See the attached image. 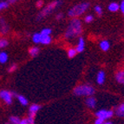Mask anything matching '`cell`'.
<instances>
[{"instance_id":"obj_1","label":"cell","mask_w":124,"mask_h":124,"mask_svg":"<svg viewBox=\"0 0 124 124\" xmlns=\"http://www.w3.org/2000/svg\"><path fill=\"white\" fill-rule=\"evenodd\" d=\"M83 28H82V23L77 18H74L71 20L69 27L65 32V37L67 39H72L82 34Z\"/></svg>"},{"instance_id":"obj_2","label":"cell","mask_w":124,"mask_h":124,"mask_svg":"<svg viewBox=\"0 0 124 124\" xmlns=\"http://www.w3.org/2000/svg\"><path fill=\"white\" fill-rule=\"evenodd\" d=\"M73 92L77 97H83V96L92 97L95 94V88L89 85H80L74 89Z\"/></svg>"},{"instance_id":"obj_3","label":"cell","mask_w":124,"mask_h":124,"mask_svg":"<svg viewBox=\"0 0 124 124\" xmlns=\"http://www.w3.org/2000/svg\"><path fill=\"white\" fill-rule=\"evenodd\" d=\"M61 4H62V1H61V0L53 1L51 4H49L48 5H47L44 9H43V10L38 14V16H37V20H40V19H42V18L47 16L48 15H50L55 9H56V8L58 7V6H60Z\"/></svg>"},{"instance_id":"obj_4","label":"cell","mask_w":124,"mask_h":124,"mask_svg":"<svg viewBox=\"0 0 124 124\" xmlns=\"http://www.w3.org/2000/svg\"><path fill=\"white\" fill-rule=\"evenodd\" d=\"M89 4L88 3H82V4H76L74 7H72L70 10H69L68 15L71 17H76L78 16H81L82 14H83L86 10H88Z\"/></svg>"},{"instance_id":"obj_5","label":"cell","mask_w":124,"mask_h":124,"mask_svg":"<svg viewBox=\"0 0 124 124\" xmlns=\"http://www.w3.org/2000/svg\"><path fill=\"white\" fill-rule=\"evenodd\" d=\"M0 99H2L4 103L10 105L13 102V94L7 90H2L0 91Z\"/></svg>"},{"instance_id":"obj_6","label":"cell","mask_w":124,"mask_h":124,"mask_svg":"<svg viewBox=\"0 0 124 124\" xmlns=\"http://www.w3.org/2000/svg\"><path fill=\"white\" fill-rule=\"evenodd\" d=\"M113 115H114V112L112 110H107V109H101V110L97 111L95 113V116H97V118H101L104 121L112 117Z\"/></svg>"},{"instance_id":"obj_7","label":"cell","mask_w":124,"mask_h":124,"mask_svg":"<svg viewBox=\"0 0 124 124\" xmlns=\"http://www.w3.org/2000/svg\"><path fill=\"white\" fill-rule=\"evenodd\" d=\"M40 108H41L40 105H38V104L31 105L29 108V116H31V117H34V118H35L36 115H37V113L39 111Z\"/></svg>"},{"instance_id":"obj_8","label":"cell","mask_w":124,"mask_h":124,"mask_svg":"<svg viewBox=\"0 0 124 124\" xmlns=\"http://www.w3.org/2000/svg\"><path fill=\"white\" fill-rule=\"evenodd\" d=\"M86 105L89 108H94L96 106V99L94 97H89L86 99Z\"/></svg>"},{"instance_id":"obj_9","label":"cell","mask_w":124,"mask_h":124,"mask_svg":"<svg viewBox=\"0 0 124 124\" xmlns=\"http://www.w3.org/2000/svg\"><path fill=\"white\" fill-rule=\"evenodd\" d=\"M84 47H85V42H84L83 38L80 37L78 39V43H77V46H76V52L77 53H82L84 50Z\"/></svg>"},{"instance_id":"obj_10","label":"cell","mask_w":124,"mask_h":124,"mask_svg":"<svg viewBox=\"0 0 124 124\" xmlns=\"http://www.w3.org/2000/svg\"><path fill=\"white\" fill-rule=\"evenodd\" d=\"M105 78H106V76H105V72L103 71H100V72L97 73L96 76V82L98 85H103L105 81Z\"/></svg>"},{"instance_id":"obj_11","label":"cell","mask_w":124,"mask_h":124,"mask_svg":"<svg viewBox=\"0 0 124 124\" xmlns=\"http://www.w3.org/2000/svg\"><path fill=\"white\" fill-rule=\"evenodd\" d=\"M115 79L119 84H124V71H119L115 75Z\"/></svg>"},{"instance_id":"obj_12","label":"cell","mask_w":124,"mask_h":124,"mask_svg":"<svg viewBox=\"0 0 124 124\" xmlns=\"http://www.w3.org/2000/svg\"><path fill=\"white\" fill-rule=\"evenodd\" d=\"M100 47H101V49L103 51L106 52V51L109 50V47H110V44H109V42L107 41V40H103V41H102L101 42H100Z\"/></svg>"},{"instance_id":"obj_13","label":"cell","mask_w":124,"mask_h":124,"mask_svg":"<svg viewBox=\"0 0 124 124\" xmlns=\"http://www.w3.org/2000/svg\"><path fill=\"white\" fill-rule=\"evenodd\" d=\"M0 24H1V26H0V30H1V32H2L3 34H5L6 32H8V30H9V27H8V25L5 23V22H4V20L3 19H0Z\"/></svg>"},{"instance_id":"obj_14","label":"cell","mask_w":124,"mask_h":124,"mask_svg":"<svg viewBox=\"0 0 124 124\" xmlns=\"http://www.w3.org/2000/svg\"><path fill=\"white\" fill-rule=\"evenodd\" d=\"M115 114L119 117H124V103H122L121 105H119V107L115 110Z\"/></svg>"},{"instance_id":"obj_15","label":"cell","mask_w":124,"mask_h":124,"mask_svg":"<svg viewBox=\"0 0 124 124\" xmlns=\"http://www.w3.org/2000/svg\"><path fill=\"white\" fill-rule=\"evenodd\" d=\"M51 42V38L50 35H41V41L40 43L43 45H48Z\"/></svg>"},{"instance_id":"obj_16","label":"cell","mask_w":124,"mask_h":124,"mask_svg":"<svg viewBox=\"0 0 124 124\" xmlns=\"http://www.w3.org/2000/svg\"><path fill=\"white\" fill-rule=\"evenodd\" d=\"M120 9V5L117 3H111L109 5V10L112 12H116Z\"/></svg>"},{"instance_id":"obj_17","label":"cell","mask_w":124,"mask_h":124,"mask_svg":"<svg viewBox=\"0 0 124 124\" xmlns=\"http://www.w3.org/2000/svg\"><path fill=\"white\" fill-rule=\"evenodd\" d=\"M18 100L20 103V104L23 105V106H26V105H28V99L26 98L24 96L18 95Z\"/></svg>"},{"instance_id":"obj_18","label":"cell","mask_w":124,"mask_h":124,"mask_svg":"<svg viewBox=\"0 0 124 124\" xmlns=\"http://www.w3.org/2000/svg\"><path fill=\"white\" fill-rule=\"evenodd\" d=\"M8 54L5 52H1L0 53V63L1 64H4L8 60Z\"/></svg>"},{"instance_id":"obj_19","label":"cell","mask_w":124,"mask_h":124,"mask_svg":"<svg viewBox=\"0 0 124 124\" xmlns=\"http://www.w3.org/2000/svg\"><path fill=\"white\" fill-rule=\"evenodd\" d=\"M20 120L21 119L18 116H11L9 118V122H10V124H19L20 122Z\"/></svg>"},{"instance_id":"obj_20","label":"cell","mask_w":124,"mask_h":124,"mask_svg":"<svg viewBox=\"0 0 124 124\" xmlns=\"http://www.w3.org/2000/svg\"><path fill=\"white\" fill-rule=\"evenodd\" d=\"M32 41L35 43H40L41 41V34L40 33H36L33 35L32 36Z\"/></svg>"},{"instance_id":"obj_21","label":"cell","mask_w":124,"mask_h":124,"mask_svg":"<svg viewBox=\"0 0 124 124\" xmlns=\"http://www.w3.org/2000/svg\"><path fill=\"white\" fill-rule=\"evenodd\" d=\"M29 53H30V54H31V56L35 57V56H37V54H38L39 48H38V47H31V48L29 50Z\"/></svg>"},{"instance_id":"obj_22","label":"cell","mask_w":124,"mask_h":124,"mask_svg":"<svg viewBox=\"0 0 124 124\" xmlns=\"http://www.w3.org/2000/svg\"><path fill=\"white\" fill-rule=\"evenodd\" d=\"M76 54H77V52H76V50L75 48H70L68 50V56H69V58H73V57L76 56Z\"/></svg>"},{"instance_id":"obj_23","label":"cell","mask_w":124,"mask_h":124,"mask_svg":"<svg viewBox=\"0 0 124 124\" xmlns=\"http://www.w3.org/2000/svg\"><path fill=\"white\" fill-rule=\"evenodd\" d=\"M41 35H50L51 34V29H43L41 31Z\"/></svg>"},{"instance_id":"obj_24","label":"cell","mask_w":124,"mask_h":124,"mask_svg":"<svg viewBox=\"0 0 124 124\" xmlns=\"http://www.w3.org/2000/svg\"><path fill=\"white\" fill-rule=\"evenodd\" d=\"M8 45V41L5 39H0V48L5 47Z\"/></svg>"},{"instance_id":"obj_25","label":"cell","mask_w":124,"mask_h":124,"mask_svg":"<svg viewBox=\"0 0 124 124\" xmlns=\"http://www.w3.org/2000/svg\"><path fill=\"white\" fill-rule=\"evenodd\" d=\"M9 5V3L8 2H5V1H2V2H0V10H4L5 8L8 7Z\"/></svg>"},{"instance_id":"obj_26","label":"cell","mask_w":124,"mask_h":124,"mask_svg":"<svg viewBox=\"0 0 124 124\" xmlns=\"http://www.w3.org/2000/svg\"><path fill=\"white\" fill-rule=\"evenodd\" d=\"M95 12H96L97 14H98L99 16H101L102 14H103V9H102V7L100 5H96L95 7Z\"/></svg>"},{"instance_id":"obj_27","label":"cell","mask_w":124,"mask_h":124,"mask_svg":"<svg viewBox=\"0 0 124 124\" xmlns=\"http://www.w3.org/2000/svg\"><path fill=\"white\" fill-rule=\"evenodd\" d=\"M84 21H85V23H91V22L93 21V16H91V15L86 16L85 18H84Z\"/></svg>"},{"instance_id":"obj_28","label":"cell","mask_w":124,"mask_h":124,"mask_svg":"<svg viewBox=\"0 0 124 124\" xmlns=\"http://www.w3.org/2000/svg\"><path fill=\"white\" fill-rule=\"evenodd\" d=\"M16 69H17V65L16 64H13V65H11V66L9 67V69H8V71L10 72H14V71H16Z\"/></svg>"},{"instance_id":"obj_29","label":"cell","mask_w":124,"mask_h":124,"mask_svg":"<svg viewBox=\"0 0 124 124\" xmlns=\"http://www.w3.org/2000/svg\"><path fill=\"white\" fill-rule=\"evenodd\" d=\"M104 122H105V121L103 120V119L97 118L96 120L95 121V124H103V123H104Z\"/></svg>"},{"instance_id":"obj_30","label":"cell","mask_w":124,"mask_h":124,"mask_svg":"<svg viewBox=\"0 0 124 124\" xmlns=\"http://www.w3.org/2000/svg\"><path fill=\"white\" fill-rule=\"evenodd\" d=\"M27 119H28V122H29V124H34L35 123V118H34V117L29 116Z\"/></svg>"},{"instance_id":"obj_31","label":"cell","mask_w":124,"mask_h":124,"mask_svg":"<svg viewBox=\"0 0 124 124\" xmlns=\"http://www.w3.org/2000/svg\"><path fill=\"white\" fill-rule=\"evenodd\" d=\"M120 10L124 14V0H122L120 4Z\"/></svg>"},{"instance_id":"obj_32","label":"cell","mask_w":124,"mask_h":124,"mask_svg":"<svg viewBox=\"0 0 124 124\" xmlns=\"http://www.w3.org/2000/svg\"><path fill=\"white\" fill-rule=\"evenodd\" d=\"M19 124H29L28 119L27 118H24V119H22V120H20Z\"/></svg>"},{"instance_id":"obj_33","label":"cell","mask_w":124,"mask_h":124,"mask_svg":"<svg viewBox=\"0 0 124 124\" xmlns=\"http://www.w3.org/2000/svg\"><path fill=\"white\" fill-rule=\"evenodd\" d=\"M43 0H38V1L37 2V7H42V6H43Z\"/></svg>"},{"instance_id":"obj_34","label":"cell","mask_w":124,"mask_h":124,"mask_svg":"<svg viewBox=\"0 0 124 124\" xmlns=\"http://www.w3.org/2000/svg\"><path fill=\"white\" fill-rule=\"evenodd\" d=\"M62 16H63V15H62V13H59V14H57V15H56V19H57V20H60L61 18L62 17Z\"/></svg>"},{"instance_id":"obj_35","label":"cell","mask_w":124,"mask_h":124,"mask_svg":"<svg viewBox=\"0 0 124 124\" xmlns=\"http://www.w3.org/2000/svg\"><path fill=\"white\" fill-rule=\"evenodd\" d=\"M17 0H8V3H14Z\"/></svg>"},{"instance_id":"obj_36","label":"cell","mask_w":124,"mask_h":124,"mask_svg":"<svg viewBox=\"0 0 124 124\" xmlns=\"http://www.w3.org/2000/svg\"><path fill=\"white\" fill-rule=\"evenodd\" d=\"M103 124H113L111 122H104V123Z\"/></svg>"},{"instance_id":"obj_37","label":"cell","mask_w":124,"mask_h":124,"mask_svg":"<svg viewBox=\"0 0 124 124\" xmlns=\"http://www.w3.org/2000/svg\"><path fill=\"white\" fill-rule=\"evenodd\" d=\"M4 124H10V123H4Z\"/></svg>"}]
</instances>
